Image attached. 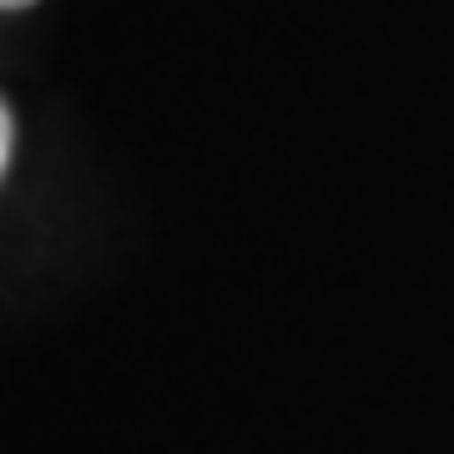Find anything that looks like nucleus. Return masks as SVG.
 I'll return each instance as SVG.
<instances>
[{
  "label": "nucleus",
  "instance_id": "nucleus-1",
  "mask_svg": "<svg viewBox=\"0 0 454 454\" xmlns=\"http://www.w3.org/2000/svg\"><path fill=\"white\" fill-rule=\"evenodd\" d=\"M11 142H16V127H11V112H5V101H0V172L11 162Z\"/></svg>",
  "mask_w": 454,
  "mask_h": 454
},
{
  "label": "nucleus",
  "instance_id": "nucleus-2",
  "mask_svg": "<svg viewBox=\"0 0 454 454\" xmlns=\"http://www.w3.org/2000/svg\"><path fill=\"white\" fill-rule=\"evenodd\" d=\"M26 5H35V0H0V11H26Z\"/></svg>",
  "mask_w": 454,
  "mask_h": 454
}]
</instances>
